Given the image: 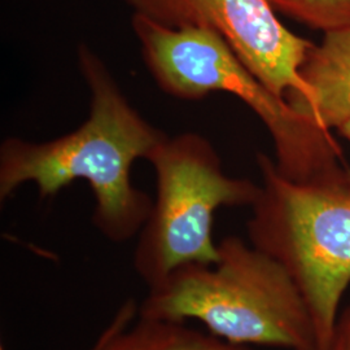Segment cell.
Listing matches in <instances>:
<instances>
[{
    "label": "cell",
    "mask_w": 350,
    "mask_h": 350,
    "mask_svg": "<svg viewBox=\"0 0 350 350\" xmlns=\"http://www.w3.org/2000/svg\"><path fill=\"white\" fill-rule=\"evenodd\" d=\"M78 66L91 92L88 120L75 131L47 142L7 138L0 146V199L34 183L43 199L75 180L95 196L92 221L113 243L139 235L153 201L133 185L131 167L148 159L167 135L127 100L112 72L88 46L78 47Z\"/></svg>",
    "instance_id": "6da1fadb"
},
{
    "label": "cell",
    "mask_w": 350,
    "mask_h": 350,
    "mask_svg": "<svg viewBox=\"0 0 350 350\" xmlns=\"http://www.w3.org/2000/svg\"><path fill=\"white\" fill-rule=\"evenodd\" d=\"M217 262L191 263L150 288L139 315L196 319L237 345L318 350L312 315L284 267L239 237L218 243Z\"/></svg>",
    "instance_id": "7a4b0ae2"
},
{
    "label": "cell",
    "mask_w": 350,
    "mask_h": 350,
    "mask_svg": "<svg viewBox=\"0 0 350 350\" xmlns=\"http://www.w3.org/2000/svg\"><path fill=\"white\" fill-rule=\"evenodd\" d=\"M131 27L143 60L159 88L179 100L226 92L247 104L270 133L279 173L295 182L345 178L342 153L322 131L276 96L209 29L167 27L134 13Z\"/></svg>",
    "instance_id": "3957f363"
},
{
    "label": "cell",
    "mask_w": 350,
    "mask_h": 350,
    "mask_svg": "<svg viewBox=\"0 0 350 350\" xmlns=\"http://www.w3.org/2000/svg\"><path fill=\"white\" fill-rule=\"evenodd\" d=\"M260 193L247 230L250 244L280 263L312 315L318 350H329L338 306L350 286V183L295 182L258 153Z\"/></svg>",
    "instance_id": "277c9868"
},
{
    "label": "cell",
    "mask_w": 350,
    "mask_h": 350,
    "mask_svg": "<svg viewBox=\"0 0 350 350\" xmlns=\"http://www.w3.org/2000/svg\"><path fill=\"white\" fill-rule=\"evenodd\" d=\"M147 161L154 167L157 191L139 232L134 267L153 288L182 266L217 262L215 212L222 206H252L260 185L225 174L212 143L198 133L166 137Z\"/></svg>",
    "instance_id": "5b68a950"
},
{
    "label": "cell",
    "mask_w": 350,
    "mask_h": 350,
    "mask_svg": "<svg viewBox=\"0 0 350 350\" xmlns=\"http://www.w3.org/2000/svg\"><path fill=\"white\" fill-rule=\"evenodd\" d=\"M167 27L209 29L276 96L302 114L312 95L300 68L315 43L292 33L269 0H124Z\"/></svg>",
    "instance_id": "8992f818"
},
{
    "label": "cell",
    "mask_w": 350,
    "mask_h": 350,
    "mask_svg": "<svg viewBox=\"0 0 350 350\" xmlns=\"http://www.w3.org/2000/svg\"><path fill=\"white\" fill-rule=\"evenodd\" d=\"M312 99L302 113L325 133L350 118V27L327 33L300 68Z\"/></svg>",
    "instance_id": "52a82bcc"
},
{
    "label": "cell",
    "mask_w": 350,
    "mask_h": 350,
    "mask_svg": "<svg viewBox=\"0 0 350 350\" xmlns=\"http://www.w3.org/2000/svg\"><path fill=\"white\" fill-rule=\"evenodd\" d=\"M135 312V302L127 301L91 350H250L178 321L139 315L138 323L127 329Z\"/></svg>",
    "instance_id": "ba28073f"
},
{
    "label": "cell",
    "mask_w": 350,
    "mask_h": 350,
    "mask_svg": "<svg viewBox=\"0 0 350 350\" xmlns=\"http://www.w3.org/2000/svg\"><path fill=\"white\" fill-rule=\"evenodd\" d=\"M276 13L323 34L350 27V0H269Z\"/></svg>",
    "instance_id": "9c48e42d"
},
{
    "label": "cell",
    "mask_w": 350,
    "mask_h": 350,
    "mask_svg": "<svg viewBox=\"0 0 350 350\" xmlns=\"http://www.w3.org/2000/svg\"><path fill=\"white\" fill-rule=\"evenodd\" d=\"M329 350H350V306L338 315Z\"/></svg>",
    "instance_id": "30bf717a"
},
{
    "label": "cell",
    "mask_w": 350,
    "mask_h": 350,
    "mask_svg": "<svg viewBox=\"0 0 350 350\" xmlns=\"http://www.w3.org/2000/svg\"><path fill=\"white\" fill-rule=\"evenodd\" d=\"M340 135L350 144V118L338 129ZM348 182L350 183V167H348Z\"/></svg>",
    "instance_id": "8fae6325"
},
{
    "label": "cell",
    "mask_w": 350,
    "mask_h": 350,
    "mask_svg": "<svg viewBox=\"0 0 350 350\" xmlns=\"http://www.w3.org/2000/svg\"><path fill=\"white\" fill-rule=\"evenodd\" d=\"M0 350H4V349H3V348H1V349H0Z\"/></svg>",
    "instance_id": "7c38bea8"
}]
</instances>
